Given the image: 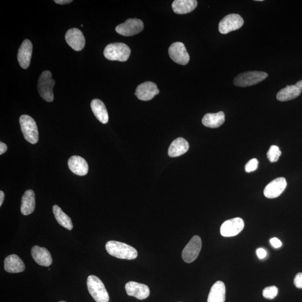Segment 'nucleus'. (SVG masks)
Instances as JSON below:
<instances>
[{"label":"nucleus","instance_id":"obj_1","mask_svg":"<svg viewBox=\"0 0 302 302\" xmlns=\"http://www.w3.org/2000/svg\"><path fill=\"white\" fill-rule=\"evenodd\" d=\"M106 251L114 257L120 259L134 260L137 258L138 252L134 247L125 243L109 241L105 245Z\"/></svg>","mask_w":302,"mask_h":302},{"label":"nucleus","instance_id":"obj_2","mask_svg":"<svg viewBox=\"0 0 302 302\" xmlns=\"http://www.w3.org/2000/svg\"><path fill=\"white\" fill-rule=\"evenodd\" d=\"M131 49L127 44L123 43H114L105 47L104 55L110 61L125 62L128 60L131 54Z\"/></svg>","mask_w":302,"mask_h":302},{"label":"nucleus","instance_id":"obj_3","mask_svg":"<svg viewBox=\"0 0 302 302\" xmlns=\"http://www.w3.org/2000/svg\"><path fill=\"white\" fill-rule=\"evenodd\" d=\"M88 292L97 302H109V296L104 283L95 275H90L87 279Z\"/></svg>","mask_w":302,"mask_h":302},{"label":"nucleus","instance_id":"obj_4","mask_svg":"<svg viewBox=\"0 0 302 302\" xmlns=\"http://www.w3.org/2000/svg\"><path fill=\"white\" fill-rule=\"evenodd\" d=\"M56 84L52 79V75L50 71H45L39 76L38 82L39 94L44 101L51 102L54 100L53 88Z\"/></svg>","mask_w":302,"mask_h":302},{"label":"nucleus","instance_id":"obj_5","mask_svg":"<svg viewBox=\"0 0 302 302\" xmlns=\"http://www.w3.org/2000/svg\"><path fill=\"white\" fill-rule=\"evenodd\" d=\"M19 123L24 138L32 144L37 143L39 132L35 121L30 116L23 115L20 117Z\"/></svg>","mask_w":302,"mask_h":302},{"label":"nucleus","instance_id":"obj_6","mask_svg":"<svg viewBox=\"0 0 302 302\" xmlns=\"http://www.w3.org/2000/svg\"><path fill=\"white\" fill-rule=\"evenodd\" d=\"M268 76L267 73L262 71H253L240 73L235 77L234 84L235 86L245 87L255 85L264 80Z\"/></svg>","mask_w":302,"mask_h":302},{"label":"nucleus","instance_id":"obj_7","mask_svg":"<svg viewBox=\"0 0 302 302\" xmlns=\"http://www.w3.org/2000/svg\"><path fill=\"white\" fill-rule=\"evenodd\" d=\"M244 24L243 18L236 14H231L223 17L219 23V31L221 34H226L237 31Z\"/></svg>","mask_w":302,"mask_h":302},{"label":"nucleus","instance_id":"obj_8","mask_svg":"<svg viewBox=\"0 0 302 302\" xmlns=\"http://www.w3.org/2000/svg\"><path fill=\"white\" fill-rule=\"evenodd\" d=\"M201 249V237L198 235H194L183 250L182 252L183 260L186 263L193 262L195 259H197Z\"/></svg>","mask_w":302,"mask_h":302},{"label":"nucleus","instance_id":"obj_9","mask_svg":"<svg viewBox=\"0 0 302 302\" xmlns=\"http://www.w3.org/2000/svg\"><path fill=\"white\" fill-rule=\"evenodd\" d=\"M244 226V220L237 217L223 222L220 227V233L223 237H234L240 233Z\"/></svg>","mask_w":302,"mask_h":302},{"label":"nucleus","instance_id":"obj_10","mask_svg":"<svg viewBox=\"0 0 302 302\" xmlns=\"http://www.w3.org/2000/svg\"><path fill=\"white\" fill-rule=\"evenodd\" d=\"M144 25L142 20L138 19H128L125 23L117 26L116 32L120 35L130 36L138 34L143 31Z\"/></svg>","mask_w":302,"mask_h":302},{"label":"nucleus","instance_id":"obj_11","mask_svg":"<svg viewBox=\"0 0 302 302\" xmlns=\"http://www.w3.org/2000/svg\"><path fill=\"white\" fill-rule=\"evenodd\" d=\"M168 54L172 60L179 65H186L189 62V54L183 43L175 42L172 44L169 48Z\"/></svg>","mask_w":302,"mask_h":302},{"label":"nucleus","instance_id":"obj_12","mask_svg":"<svg viewBox=\"0 0 302 302\" xmlns=\"http://www.w3.org/2000/svg\"><path fill=\"white\" fill-rule=\"evenodd\" d=\"M65 39L68 45L76 51L83 50L85 45V39L83 33L79 29H69L66 33Z\"/></svg>","mask_w":302,"mask_h":302},{"label":"nucleus","instance_id":"obj_13","mask_svg":"<svg viewBox=\"0 0 302 302\" xmlns=\"http://www.w3.org/2000/svg\"><path fill=\"white\" fill-rule=\"evenodd\" d=\"M156 84L152 82H145L140 84L136 88L135 95L139 100L149 101L159 94Z\"/></svg>","mask_w":302,"mask_h":302},{"label":"nucleus","instance_id":"obj_14","mask_svg":"<svg viewBox=\"0 0 302 302\" xmlns=\"http://www.w3.org/2000/svg\"><path fill=\"white\" fill-rule=\"evenodd\" d=\"M287 183L285 178H278L268 184L264 190L265 197L269 199L277 198L286 188Z\"/></svg>","mask_w":302,"mask_h":302},{"label":"nucleus","instance_id":"obj_15","mask_svg":"<svg viewBox=\"0 0 302 302\" xmlns=\"http://www.w3.org/2000/svg\"><path fill=\"white\" fill-rule=\"evenodd\" d=\"M125 289L128 296L134 297L139 300L146 299L150 294L148 286L135 282L127 283Z\"/></svg>","mask_w":302,"mask_h":302},{"label":"nucleus","instance_id":"obj_16","mask_svg":"<svg viewBox=\"0 0 302 302\" xmlns=\"http://www.w3.org/2000/svg\"><path fill=\"white\" fill-rule=\"evenodd\" d=\"M33 44L31 40L25 39L22 43L17 53V60L21 68L27 69L31 64Z\"/></svg>","mask_w":302,"mask_h":302},{"label":"nucleus","instance_id":"obj_17","mask_svg":"<svg viewBox=\"0 0 302 302\" xmlns=\"http://www.w3.org/2000/svg\"><path fill=\"white\" fill-rule=\"evenodd\" d=\"M302 90V80L299 81L294 85H288L280 90L277 99L279 101H286L293 100L301 95Z\"/></svg>","mask_w":302,"mask_h":302},{"label":"nucleus","instance_id":"obj_18","mask_svg":"<svg viewBox=\"0 0 302 302\" xmlns=\"http://www.w3.org/2000/svg\"><path fill=\"white\" fill-rule=\"evenodd\" d=\"M31 253L33 259L40 266L48 267L52 264V257L47 249L34 246L32 249Z\"/></svg>","mask_w":302,"mask_h":302},{"label":"nucleus","instance_id":"obj_19","mask_svg":"<svg viewBox=\"0 0 302 302\" xmlns=\"http://www.w3.org/2000/svg\"><path fill=\"white\" fill-rule=\"evenodd\" d=\"M68 168L73 173L79 176L86 175L88 171V166L85 160L79 156H73L68 161Z\"/></svg>","mask_w":302,"mask_h":302},{"label":"nucleus","instance_id":"obj_20","mask_svg":"<svg viewBox=\"0 0 302 302\" xmlns=\"http://www.w3.org/2000/svg\"><path fill=\"white\" fill-rule=\"evenodd\" d=\"M5 270L10 273H19L23 272L25 268L23 261L17 255H11L4 260Z\"/></svg>","mask_w":302,"mask_h":302},{"label":"nucleus","instance_id":"obj_21","mask_svg":"<svg viewBox=\"0 0 302 302\" xmlns=\"http://www.w3.org/2000/svg\"><path fill=\"white\" fill-rule=\"evenodd\" d=\"M35 198L34 191H25L21 199V212L24 216L31 215L34 211Z\"/></svg>","mask_w":302,"mask_h":302},{"label":"nucleus","instance_id":"obj_22","mask_svg":"<svg viewBox=\"0 0 302 302\" xmlns=\"http://www.w3.org/2000/svg\"><path fill=\"white\" fill-rule=\"evenodd\" d=\"M226 300V286L222 281L213 285L209 293L208 302H224Z\"/></svg>","mask_w":302,"mask_h":302},{"label":"nucleus","instance_id":"obj_23","mask_svg":"<svg viewBox=\"0 0 302 302\" xmlns=\"http://www.w3.org/2000/svg\"><path fill=\"white\" fill-rule=\"evenodd\" d=\"M189 148L188 142L183 138H178L173 141L168 149V156L171 157H179L185 154Z\"/></svg>","mask_w":302,"mask_h":302},{"label":"nucleus","instance_id":"obj_24","mask_svg":"<svg viewBox=\"0 0 302 302\" xmlns=\"http://www.w3.org/2000/svg\"><path fill=\"white\" fill-rule=\"evenodd\" d=\"M195 0H175L173 2L172 8L178 14H185L193 12L197 6Z\"/></svg>","mask_w":302,"mask_h":302},{"label":"nucleus","instance_id":"obj_25","mask_svg":"<svg viewBox=\"0 0 302 302\" xmlns=\"http://www.w3.org/2000/svg\"><path fill=\"white\" fill-rule=\"evenodd\" d=\"M91 108L95 116L102 124H106L109 121V115L105 105L99 99H94L91 102Z\"/></svg>","mask_w":302,"mask_h":302},{"label":"nucleus","instance_id":"obj_26","mask_svg":"<svg viewBox=\"0 0 302 302\" xmlns=\"http://www.w3.org/2000/svg\"><path fill=\"white\" fill-rule=\"evenodd\" d=\"M225 121V116L223 112L217 113H208L205 114L202 119V123L204 126L211 128H218Z\"/></svg>","mask_w":302,"mask_h":302},{"label":"nucleus","instance_id":"obj_27","mask_svg":"<svg viewBox=\"0 0 302 302\" xmlns=\"http://www.w3.org/2000/svg\"><path fill=\"white\" fill-rule=\"evenodd\" d=\"M53 212L55 218L58 223L62 227H65L68 230H72L73 224L70 217L66 214L60 207L57 205H54L53 207Z\"/></svg>","mask_w":302,"mask_h":302},{"label":"nucleus","instance_id":"obj_28","mask_svg":"<svg viewBox=\"0 0 302 302\" xmlns=\"http://www.w3.org/2000/svg\"><path fill=\"white\" fill-rule=\"evenodd\" d=\"M281 151L277 146L272 145L270 147L267 153V156L270 163H275L281 156Z\"/></svg>","mask_w":302,"mask_h":302},{"label":"nucleus","instance_id":"obj_29","mask_svg":"<svg viewBox=\"0 0 302 302\" xmlns=\"http://www.w3.org/2000/svg\"><path fill=\"white\" fill-rule=\"evenodd\" d=\"M278 289L277 286H270L267 287L263 290V294L266 299L273 300L277 296Z\"/></svg>","mask_w":302,"mask_h":302},{"label":"nucleus","instance_id":"obj_30","mask_svg":"<svg viewBox=\"0 0 302 302\" xmlns=\"http://www.w3.org/2000/svg\"><path fill=\"white\" fill-rule=\"evenodd\" d=\"M259 162L256 158L250 160L245 166V170L247 172H252L257 170L258 168Z\"/></svg>","mask_w":302,"mask_h":302},{"label":"nucleus","instance_id":"obj_31","mask_svg":"<svg viewBox=\"0 0 302 302\" xmlns=\"http://www.w3.org/2000/svg\"><path fill=\"white\" fill-rule=\"evenodd\" d=\"M294 284L297 288L302 289V272H299L296 275L294 280Z\"/></svg>","mask_w":302,"mask_h":302},{"label":"nucleus","instance_id":"obj_32","mask_svg":"<svg viewBox=\"0 0 302 302\" xmlns=\"http://www.w3.org/2000/svg\"><path fill=\"white\" fill-rule=\"evenodd\" d=\"M271 245L274 247V248L278 249L281 248L282 246V242L280 239L274 237L270 239V240Z\"/></svg>","mask_w":302,"mask_h":302},{"label":"nucleus","instance_id":"obj_33","mask_svg":"<svg viewBox=\"0 0 302 302\" xmlns=\"http://www.w3.org/2000/svg\"><path fill=\"white\" fill-rule=\"evenodd\" d=\"M256 253L257 256L259 257V258L260 259H264L265 257H266L267 255V252L264 249L260 248L257 250Z\"/></svg>","mask_w":302,"mask_h":302},{"label":"nucleus","instance_id":"obj_34","mask_svg":"<svg viewBox=\"0 0 302 302\" xmlns=\"http://www.w3.org/2000/svg\"><path fill=\"white\" fill-rule=\"evenodd\" d=\"M7 150V147L5 143L2 142H0V154L2 155V154L5 153Z\"/></svg>","mask_w":302,"mask_h":302},{"label":"nucleus","instance_id":"obj_35","mask_svg":"<svg viewBox=\"0 0 302 302\" xmlns=\"http://www.w3.org/2000/svg\"><path fill=\"white\" fill-rule=\"evenodd\" d=\"M54 2L60 5L68 4V3H71L73 1L72 0H54Z\"/></svg>","mask_w":302,"mask_h":302},{"label":"nucleus","instance_id":"obj_36","mask_svg":"<svg viewBox=\"0 0 302 302\" xmlns=\"http://www.w3.org/2000/svg\"><path fill=\"white\" fill-rule=\"evenodd\" d=\"M5 194L2 191H0V207L3 203V200H4Z\"/></svg>","mask_w":302,"mask_h":302},{"label":"nucleus","instance_id":"obj_37","mask_svg":"<svg viewBox=\"0 0 302 302\" xmlns=\"http://www.w3.org/2000/svg\"><path fill=\"white\" fill-rule=\"evenodd\" d=\"M64 302V301H61V302Z\"/></svg>","mask_w":302,"mask_h":302}]
</instances>
